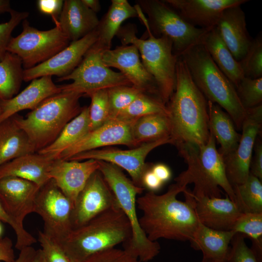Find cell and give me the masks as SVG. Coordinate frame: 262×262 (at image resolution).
I'll return each instance as SVG.
<instances>
[{
  "label": "cell",
  "instance_id": "obj_12",
  "mask_svg": "<svg viewBox=\"0 0 262 262\" xmlns=\"http://www.w3.org/2000/svg\"><path fill=\"white\" fill-rule=\"evenodd\" d=\"M72 209L70 200L51 179L40 188L34 213L42 218L43 231L60 243L73 229Z\"/></svg>",
  "mask_w": 262,
  "mask_h": 262
},
{
  "label": "cell",
  "instance_id": "obj_37",
  "mask_svg": "<svg viewBox=\"0 0 262 262\" xmlns=\"http://www.w3.org/2000/svg\"><path fill=\"white\" fill-rule=\"evenodd\" d=\"M160 113L168 115L166 105L160 98L143 93L121 111L116 117L136 120L144 116Z\"/></svg>",
  "mask_w": 262,
  "mask_h": 262
},
{
  "label": "cell",
  "instance_id": "obj_44",
  "mask_svg": "<svg viewBox=\"0 0 262 262\" xmlns=\"http://www.w3.org/2000/svg\"><path fill=\"white\" fill-rule=\"evenodd\" d=\"M37 241L46 262H71L60 244L43 231H38Z\"/></svg>",
  "mask_w": 262,
  "mask_h": 262
},
{
  "label": "cell",
  "instance_id": "obj_47",
  "mask_svg": "<svg viewBox=\"0 0 262 262\" xmlns=\"http://www.w3.org/2000/svg\"><path fill=\"white\" fill-rule=\"evenodd\" d=\"M64 1L62 0H38L37 1V6L40 13L50 16L56 25L63 8Z\"/></svg>",
  "mask_w": 262,
  "mask_h": 262
},
{
  "label": "cell",
  "instance_id": "obj_22",
  "mask_svg": "<svg viewBox=\"0 0 262 262\" xmlns=\"http://www.w3.org/2000/svg\"><path fill=\"white\" fill-rule=\"evenodd\" d=\"M192 195L195 212L200 223L214 229L231 230L242 213L237 204L227 195L225 198L197 197L192 193Z\"/></svg>",
  "mask_w": 262,
  "mask_h": 262
},
{
  "label": "cell",
  "instance_id": "obj_34",
  "mask_svg": "<svg viewBox=\"0 0 262 262\" xmlns=\"http://www.w3.org/2000/svg\"><path fill=\"white\" fill-rule=\"evenodd\" d=\"M23 70L20 59L7 51L0 62V102L17 94L23 81Z\"/></svg>",
  "mask_w": 262,
  "mask_h": 262
},
{
  "label": "cell",
  "instance_id": "obj_55",
  "mask_svg": "<svg viewBox=\"0 0 262 262\" xmlns=\"http://www.w3.org/2000/svg\"><path fill=\"white\" fill-rule=\"evenodd\" d=\"M33 262H46L41 249L36 250V254Z\"/></svg>",
  "mask_w": 262,
  "mask_h": 262
},
{
  "label": "cell",
  "instance_id": "obj_40",
  "mask_svg": "<svg viewBox=\"0 0 262 262\" xmlns=\"http://www.w3.org/2000/svg\"><path fill=\"white\" fill-rule=\"evenodd\" d=\"M107 91L110 118L116 117L121 111L127 107L141 94L144 93L132 86L127 85L114 87L108 89Z\"/></svg>",
  "mask_w": 262,
  "mask_h": 262
},
{
  "label": "cell",
  "instance_id": "obj_26",
  "mask_svg": "<svg viewBox=\"0 0 262 262\" xmlns=\"http://www.w3.org/2000/svg\"><path fill=\"white\" fill-rule=\"evenodd\" d=\"M54 160L37 152L17 157L0 166V179L18 177L41 188L51 180L49 171Z\"/></svg>",
  "mask_w": 262,
  "mask_h": 262
},
{
  "label": "cell",
  "instance_id": "obj_25",
  "mask_svg": "<svg viewBox=\"0 0 262 262\" xmlns=\"http://www.w3.org/2000/svg\"><path fill=\"white\" fill-rule=\"evenodd\" d=\"M99 21L97 14L81 0H66L56 25L69 41L73 42L96 30Z\"/></svg>",
  "mask_w": 262,
  "mask_h": 262
},
{
  "label": "cell",
  "instance_id": "obj_36",
  "mask_svg": "<svg viewBox=\"0 0 262 262\" xmlns=\"http://www.w3.org/2000/svg\"><path fill=\"white\" fill-rule=\"evenodd\" d=\"M231 231L249 238L252 242L250 248L262 261V213H241Z\"/></svg>",
  "mask_w": 262,
  "mask_h": 262
},
{
  "label": "cell",
  "instance_id": "obj_29",
  "mask_svg": "<svg viewBox=\"0 0 262 262\" xmlns=\"http://www.w3.org/2000/svg\"><path fill=\"white\" fill-rule=\"evenodd\" d=\"M210 57L235 88L244 77L240 62L236 60L215 27L204 36L201 43Z\"/></svg>",
  "mask_w": 262,
  "mask_h": 262
},
{
  "label": "cell",
  "instance_id": "obj_8",
  "mask_svg": "<svg viewBox=\"0 0 262 262\" xmlns=\"http://www.w3.org/2000/svg\"><path fill=\"white\" fill-rule=\"evenodd\" d=\"M98 170L113 192L118 204L128 219L131 227L130 239L123 244L124 249L141 262L152 260L160 252L157 241L150 240L142 229L136 212V196L144 188L136 185L118 166L98 161Z\"/></svg>",
  "mask_w": 262,
  "mask_h": 262
},
{
  "label": "cell",
  "instance_id": "obj_43",
  "mask_svg": "<svg viewBox=\"0 0 262 262\" xmlns=\"http://www.w3.org/2000/svg\"><path fill=\"white\" fill-rule=\"evenodd\" d=\"M9 13L10 19L7 22L0 24V62L4 59L7 52V49L12 38V32L29 15L28 12H18L13 9Z\"/></svg>",
  "mask_w": 262,
  "mask_h": 262
},
{
  "label": "cell",
  "instance_id": "obj_33",
  "mask_svg": "<svg viewBox=\"0 0 262 262\" xmlns=\"http://www.w3.org/2000/svg\"><path fill=\"white\" fill-rule=\"evenodd\" d=\"M168 115L160 113L147 115L136 119L132 126V136L136 147L144 143L171 137Z\"/></svg>",
  "mask_w": 262,
  "mask_h": 262
},
{
  "label": "cell",
  "instance_id": "obj_54",
  "mask_svg": "<svg viewBox=\"0 0 262 262\" xmlns=\"http://www.w3.org/2000/svg\"><path fill=\"white\" fill-rule=\"evenodd\" d=\"M12 10L10 1L8 0H0V14L10 12Z\"/></svg>",
  "mask_w": 262,
  "mask_h": 262
},
{
  "label": "cell",
  "instance_id": "obj_48",
  "mask_svg": "<svg viewBox=\"0 0 262 262\" xmlns=\"http://www.w3.org/2000/svg\"><path fill=\"white\" fill-rule=\"evenodd\" d=\"M253 150L254 154L251 158L249 173L262 181V142L260 139H256Z\"/></svg>",
  "mask_w": 262,
  "mask_h": 262
},
{
  "label": "cell",
  "instance_id": "obj_52",
  "mask_svg": "<svg viewBox=\"0 0 262 262\" xmlns=\"http://www.w3.org/2000/svg\"><path fill=\"white\" fill-rule=\"evenodd\" d=\"M36 252V250L32 246L26 247L20 250L19 254L14 262H33Z\"/></svg>",
  "mask_w": 262,
  "mask_h": 262
},
{
  "label": "cell",
  "instance_id": "obj_46",
  "mask_svg": "<svg viewBox=\"0 0 262 262\" xmlns=\"http://www.w3.org/2000/svg\"><path fill=\"white\" fill-rule=\"evenodd\" d=\"M85 262H141L124 250L115 248L109 249L96 253Z\"/></svg>",
  "mask_w": 262,
  "mask_h": 262
},
{
  "label": "cell",
  "instance_id": "obj_39",
  "mask_svg": "<svg viewBox=\"0 0 262 262\" xmlns=\"http://www.w3.org/2000/svg\"><path fill=\"white\" fill-rule=\"evenodd\" d=\"M107 90H98L88 96L91 98V104L89 106L90 131L101 126L110 119Z\"/></svg>",
  "mask_w": 262,
  "mask_h": 262
},
{
  "label": "cell",
  "instance_id": "obj_31",
  "mask_svg": "<svg viewBox=\"0 0 262 262\" xmlns=\"http://www.w3.org/2000/svg\"><path fill=\"white\" fill-rule=\"evenodd\" d=\"M35 152L28 136L13 116L0 124V166L17 157Z\"/></svg>",
  "mask_w": 262,
  "mask_h": 262
},
{
  "label": "cell",
  "instance_id": "obj_51",
  "mask_svg": "<svg viewBox=\"0 0 262 262\" xmlns=\"http://www.w3.org/2000/svg\"><path fill=\"white\" fill-rule=\"evenodd\" d=\"M150 168L156 177L163 183L169 180L172 177L170 169L164 164H156Z\"/></svg>",
  "mask_w": 262,
  "mask_h": 262
},
{
  "label": "cell",
  "instance_id": "obj_3",
  "mask_svg": "<svg viewBox=\"0 0 262 262\" xmlns=\"http://www.w3.org/2000/svg\"><path fill=\"white\" fill-rule=\"evenodd\" d=\"M131 236L130 223L116 206L73 229L59 244L71 262H85L96 253L126 243Z\"/></svg>",
  "mask_w": 262,
  "mask_h": 262
},
{
  "label": "cell",
  "instance_id": "obj_9",
  "mask_svg": "<svg viewBox=\"0 0 262 262\" xmlns=\"http://www.w3.org/2000/svg\"><path fill=\"white\" fill-rule=\"evenodd\" d=\"M136 3L141 11L147 15L152 34L169 39L174 54L178 57L190 47L201 44L210 30L190 25L164 0H139Z\"/></svg>",
  "mask_w": 262,
  "mask_h": 262
},
{
  "label": "cell",
  "instance_id": "obj_30",
  "mask_svg": "<svg viewBox=\"0 0 262 262\" xmlns=\"http://www.w3.org/2000/svg\"><path fill=\"white\" fill-rule=\"evenodd\" d=\"M209 130L220 145L218 150L223 158L234 151L241 134L230 116L219 106L208 100Z\"/></svg>",
  "mask_w": 262,
  "mask_h": 262
},
{
  "label": "cell",
  "instance_id": "obj_10",
  "mask_svg": "<svg viewBox=\"0 0 262 262\" xmlns=\"http://www.w3.org/2000/svg\"><path fill=\"white\" fill-rule=\"evenodd\" d=\"M103 51L94 44L75 69L68 75L58 78V82L73 81L60 86L61 91L88 96L99 90L121 85L132 86L121 72H115L105 66L102 60Z\"/></svg>",
  "mask_w": 262,
  "mask_h": 262
},
{
  "label": "cell",
  "instance_id": "obj_58",
  "mask_svg": "<svg viewBox=\"0 0 262 262\" xmlns=\"http://www.w3.org/2000/svg\"><path fill=\"white\" fill-rule=\"evenodd\" d=\"M1 108H0V114H1Z\"/></svg>",
  "mask_w": 262,
  "mask_h": 262
},
{
  "label": "cell",
  "instance_id": "obj_18",
  "mask_svg": "<svg viewBox=\"0 0 262 262\" xmlns=\"http://www.w3.org/2000/svg\"><path fill=\"white\" fill-rule=\"evenodd\" d=\"M97 39L96 29L81 39L71 42L46 61L24 69L23 80L28 82L43 76L55 75L61 78L68 75L77 67Z\"/></svg>",
  "mask_w": 262,
  "mask_h": 262
},
{
  "label": "cell",
  "instance_id": "obj_21",
  "mask_svg": "<svg viewBox=\"0 0 262 262\" xmlns=\"http://www.w3.org/2000/svg\"><path fill=\"white\" fill-rule=\"evenodd\" d=\"M194 27L211 30L215 27L223 11L241 5L248 0H164Z\"/></svg>",
  "mask_w": 262,
  "mask_h": 262
},
{
  "label": "cell",
  "instance_id": "obj_56",
  "mask_svg": "<svg viewBox=\"0 0 262 262\" xmlns=\"http://www.w3.org/2000/svg\"><path fill=\"white\" fill-rule=\"evenodd\" d=\"M201 262H225L222 261L216 260L215 259H213L211 258L203 257L202 260Z\"/></svg>",
  "mask_w": 262,
  "mask_h": 262
},
{
  "label": "cell",
  "instance_id": "obj_32",
  "mask_svg": "<svg viewBox=\"0 0 262 262\" xmlns=\"http://www.w3.org/2000/svg\"><path fill=\"white\" fill-rule=\"evenodd\" d=\"M89 108L84 106L80 113L70 121L50 145L37 152L55 160L65 150L75 144L90 131Z\"/></svg>",
  "mask_w": 262,
  "mask_h": 262
},
{
  "label": "cell",
  "instance_id": "obj_53",
  "mask_svg": "<svg viewBox=\"0 0 262 262\" xmlns=\"http://www.w3.org/2000/svg\"><path fill=\"white\" fill-rule=\"evenodd\" d=\"M81 1L88 8L96 14L100 10V2L98 0H81Z\"/></svg>",
  "mask_w": 262,
  "mask_h": 262
},
{
  "label": "cell",
  "instance_id": "obj_19",
  "mask_svg": "<svg viewBox=\"0 0 262 262\" xmlns=\"http://www.w3.org/2000/svg\"><path fill=\"white\" fill-rule=\"evenodd\" d=\"M40 187L18 177L0 179V202L7 213L21 226L29 214L34 213L35 202Z\"/></svg>",
  "mask_w": 262,
  "mask_h": 262
},
{
  "label": "cell",
  "instance_id": "obj_28",
  "mask_svg": "<svg viewBox=\"0 0 262 262\" xmlns=\"http://www.w3.org/2000/svg\"><path fill=\"white\" fill-rule=\"evenodd\" d=\"M235 234L231 230L209 228L199 222L190 242L193 249L202 251L203 257L227 262L230 242Z\"/></svg>",
  "mask_w": 262,
  "mask_h": 262
},
{
  "label": "cell",
  "instance_id": "obj_4",
  "mask_svg": "<svg viewBox=\"0 0 262 262\" xmlns=\"http://www.w3.org/2000/svg\"><path fill=\"white\" fill-rule=\"evenodd\" d=\"M177 148L187 164V169L175 179L176 182L186 186L193 183L192 193L197 197H221V188L235 203L233 187L226 174L224 158L216 148V140L211 131L204 145L185 144Z\"/></svg>",
  "mask_w": 262,
  "mask_h": 262
},
{
  "label": "cell",
  "instance_id": "obj_13",
  "mask_svg": "<svg viewBox=\"0 0 262 262\" xmlns=\"http://www.w3.org/2000/svg\"><path fill=\"white\" fill-rule=\"evenodd\" d=\"M166 144H173L171 137L144 143L129 150L110 147L85 151L76 154L67 160L82 161L94 159L111 163L125 170L136 185L143 187L142 178L148 168L145 163L147 156L153 149Z\"/></svg>",
  "mask_w": 262,
  "mask_h": 262
},
{
  "label": "cell",
  "instance_id": "obj_20",
  "mask_svg": "<svg viewBox=\"0 0 262 262\" xmlns=\"http://www.w3.org/2000/svg\"><path fill=\"white\" fill-rule=\"evenodd\" d=\"M97 160L81 162L57 159L53 161L49 177L73 205L91 176L98 169Z\"/></svg>",
  "mask_w": 262,
  "mask_h": 262
},
{
  "label": "cell",
  "instance_id": "obj_6",
  "mask_svg": "<svg viewBox=\"0 0 262 262\" xmlns=\"http://www.w3.org/2000/svg\"><path fill=\"white\" fill-rule=\"evenodd\" d=\"M138 17L146 28L147 39L138 38L135 25L131 24L121 27L116 35L122 45L132 44L137 48L143 65L156 83L161 99L166 104L175 89L179 57L174 54L169 39L152 34L141 11L138 12Z\"/></svg>",
  "mask_w": 262,
  "mask_h": 262
},
{
  "label": "cell",
  "instance_id": "obj_11",
  "mask_svg": "<svg viewBox=\"0 0 262 262\" xmlns=\"http://www.w3.org/2000/svg\"><path fill=\"white\" fill-rule=\"evenodd\" d=\"M23 30L12 37L7 51L17 55L24 69L34 67L51 58L70 43L59 25L47 31H40L23 20Z\"/></svg>",
  "mask_w": 262,
  "mask_h": 262
},
{
  "label": "cell",
  "instance_id": "obj_35",
  "mask_svg": "<svg viewBox=\"0 0 262 262\" xmlns=\"http://www.w3.org/2000/svg\"><path fill=\"white\" fill-rule=\"evenodd\" d=\"M262 182L249 173L244 182L232 186L235 203L242 213H262Z\"/></svg>",
  "mask_w": 262,
  "mask_h": 262
},
{
  "label": "cell",
  "instance_id": "obj_16",
  "mask_svg": "<svg viewBox=\"0 0 262 262\" xmlns=\"http://www.w3.org/2000/svg\"><path fill=\"white\" fill-rule=\"evenodd\" d=\"M140 58L138 49L132 44L105 50L102 54L105 66L118 69L133 87L161 99L156 83Z\"/></svg>",
  "mask_w": 262,
  "mask_h": 262
},
{
  "label": "cell",
  "instance_id": "obj_14",
  "mask_svg": "<svg viewBox=\"0 0 262 262\" xmlns=\"http://www.w3.org/2000/svg\"><path fill=\"white\" fill-rule=\"evenodd\" d=\"M246 110L238 146L224 158L226 174L232 186L244 182L248 177L254 146L261 131L262 104Z\"/></svg>",
  "mask_w": 262,
  "mask_h": 262
},
{
  "label": "cell",
  "instance_id": "obj_57",
  "mask_svg": "<svg viewBox=\"0 0 262 262\" xmlns=\"http://www.w3.org/2000/svg\"><path fill=\"white\" fill-rule=\"evenodd\" d=\"M2 226L0 223V235L1 234H2Z\"/></svg>",
  "mask_w": 262,
  "mask_h": 262
},
{
  "label": "cell",
  "instance_id": "obj_23",
  "mask_svg": "<svg viewBox=\"0 0 262 262\" xmlns=\"http://www.w3.org/2000/svg\"><path fill=\"white\" fill-rule=\"evenodd\" d=\"M215 27L234 58L239 62L253 40L247 31L246 15L241 5L225 9Z\"/></svg>",
  "mask_w": 262,
  "mask_h": 262
},
{
  "label": "cell",
  "instance_id": "obj_17",
  "mask_svg": "<svg viewBox=\"0 0 262 262\" xmlns=\"http://www.w3.org/2000/svg\"><path fill=\"white\" fill-rule=\"evenodd\" d=\"M135 120L110 118L65 150L58 159L67 160L76 154L106 146L124 145L135 147L132 136V126Z\"/></svg>",
  "mask_w": 262,
  "mask_h": 262
},
{
  "label": "cell",
  "instance_id": "obj_50",
  "mask_svg": "<svg viewBox=\"0 0 262 262\" xmlns=\"http://www.w3.org/2000/svg\"><path fill=\"white\" fill-rule=\"evenodd\" d=\"M142 184L145 189L146 188L149 191L155 192L161 188L164 183L156 177L151 168H148L143 175Z\"/></svg>",
  "mask_w": 262,
  "mask_h": 262
},
{
  "label": "cell",
  "instance_id": "obj_24",
  "mask_svg": "<svg viewBox=\"0 0 262 262\" xmlns=\"http://www.w3.org/2000/svg\"><path fill=\"white\" fill-rule=\"evenodd\" d=\"M61 92L60 86L53 82L52 76L33 79L21 92L9 99L0 102V124L21 111L33 110L46 99Z\"/></svg>",
  "mask_w": 262,
  "mask_h": 262
},
{
  "label": "cell",
  "instance_id": "obj_49",
  "mask_svg": "<svg viewBox=\"0 0 262 262\" xmlns=\"http://www.w3.org/2000/svg\"><path fill=\"white\" fill-rule=\"evenodd\" d=\"M16 260L13 243L8 237H0V262H14Z\"/></svg>",
  "mask_w": 262,
  "mask_h": 262
},
{
  "label": "cell",
  "instance_id": "obj_41",
  "mask_svg": "<svg viewBox=\"0 0 262 262\" xmlns=\"http://www.w3.org/2000/svg\"><path fill=\"white\" fill-rule=\"evenodd\" d=\"M240 100L246 109L262 102V77L251 79L244 77L236 87Z\"/></svg>",
  "mask_w": 262,
  "mask_h": 262
},
{
  "label": "cell",
  "instance_id": "obj_7",
  "mask_svg": "<svg viewBox=\"0 0 262 262\" xmlns=\"http://www.w3.org/2000/svg\"><path fill=\"white\" fill-rule=\"evenodd\" d=\"M82 96L61 92L46 99L25 117L16 115L13 117L37 152L52 143L65 126L80 113L82 107L79 99Z\"/></svg>",
  "mask_w": 262,
  "mask_h": 262
},
{
  "label": "cell",
  "instance_id": "obj_38",
  "mask_svg": "<svg viewBox=\"0 0 262 262\" xmlns=\"http://www.w3.org/2000/svg\"><path fill=\"white\" fill-rule=\"evenodd\" d=\"M244 77H262V34L259 33L253 40L245 56L239 61Z\"/></svg>",
  "mask_w": 262,
  "mask_h": 262
},
{
  "label": "cell",
  "instance_id": "obj_5",
  "mask_svg": "<svg viewBox=\"0 0 262 262\" xmlns=\"http://www.w3.org/2000/svg\"><path fill=\"white\" fill-rule=\"evenodd\" d=\"M194 83L207 100L226 111L238 129H241L246 110L236 88L213 61L201 44L194 45L180 56Z\"/></svg>",
  "mask_w": 262,
  "mask_h": 262
},
{
  "label": "cell",
  "instance_id": "obj_42",
  "mask_svg": "<svg viewBox=\"0 0 262 262\" xmlns=\"http://www.w3.org/2000/svg\"><path fill=\"white\" fill-rule=\"evenodd\" d=\"M245 238L240 233L234 234L230 242L227 262H262L247 246Z\"/></svg>",
  "mask_w": 262,
  "mask_h": 262
},
{
  "label": "cell",
  "instance_id": "obj_2",
  "mask_svg": "<svg viewBox=\"0 0 262 262\" xmlns=\"http://www.w3.org/2000/svg\"><path fill=\"white\" fill-rule=\"evenodd\" d=\"M166 107L173 145L177 147L207 142L210 135L208 100L194 83L180 57L177 63L175 89Z\"/></svg>",
  "mask_w": 262,
  "mask_h": 262
},
{
  "label": "cell",
  "instance_id": "obj_45",
  "mask_svg": "<svg viewBox=\"0 0 262 262\" xmlns=\"http://www.w3.org/2000/svg\"><path fill=\"white\" fill-rule=\"evenodd\" d=\"M0 221L8 224L14 230L16 235L15 248L19 251L24 247L32 246L37 240L24 228L9 215L0 202Z\"/></svg>",
  "mask_w": 262,
  "mask_h": 262
},
{
  "label": "cell",
  "instance_id": "obj_1",
  "mask_svg": "<svg viewBox=\"0 0 262 262\" xmlns=\"http://www.w3.org/2000/svg\"><path fill=\"white\" fill-rule=\"evenodd\" d=\"M140 226L147 238L191 241L199 221L191 191L176 182L162 195L148 192L136 199Z\"/></svg>",
  "mask_w": 262,
  "mask_h": 262
},
{
  "label": "cell",
  "instance_id": "obj_15",
  "mask_svg": "<svg viewBox=\"0 0 262 262\" xmlns=\"http://www.w3.org/2000/svg\"><path fill=\"white\" fill-rule=\"evenodd\" d=\"M119 206L115 197L98 170L89 178L73 205V229L79 227L104 211Z\"/></svg>",
  "mask_w": 262,
  "mask_h": 262
},
{
  "label": "cell",
  "instance_id": "obj_27",
  "mask_svg": "<svg viewBox=\"0 0 262 262\" xmlns=\"http://www.w3.org/2000/svg\"><path fill=\"white\" fill-rule=\"evenodd\" d=\"M138 17L135 6L127 0H112L107 13L99 20L96 31L98 39L95 45L105 51L111 49L113 38L126 19Z\"/></svg>",
  "mask_w": 262,
  "mask_h": 262
}]
</instances>
